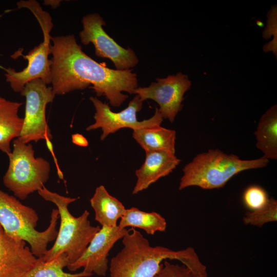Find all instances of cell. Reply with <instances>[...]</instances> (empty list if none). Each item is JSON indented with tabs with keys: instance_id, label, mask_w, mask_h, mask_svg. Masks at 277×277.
I'll use <instances>...</instances> for the list:
<instances>
[{
	"instance_id": "obj_1",
	"label": "cell",
	"mask_w": 277,
	"mask_h": 277,
	"mask_svg": "<svg viewBox=\"0 0 277 277\" xmlns=\"http://www.w3.org/2000/svg\"><path fill=\"white\" fill-rule=\"evenodd\" d=\"M51 81L55 95H64L89 85L97 96H104L113 107H119L138 87L136 74L132 69H110L82 50L73 35L51 37Z\"/></svg>"
},
{
	"instance_id": "obj_2",
	"label": "cell",
	"mask_w": 277,
	"mask_h": 277,
	"mask_svg": "<svg viewBox=\"0 0 277 277\" xmlns=\"http://www.w3.org/2000/svg\"><path fill=\"white\" fill-rule=\"evenodd\" d=\"M122 239L123 248L110 263L111 277H154L166 259L178 260L196 274L205 269L191 247L178 251L161 246L152 247L133 228Z\"/></svg>"
},
{
	"instance_id": "obj_3",
	"label": "cell",
	"mask_w": 277,
	"mask_h": 277,
	"mask_svg": "<svg viewBox=\"0 0 277 277\" xmlns=\"http://www.w3.org/2000/svg\"><path fill=\"white\" fill-rule=\"evenodd\" d=\"M268 163L269 160L263 156L244 160L218 149L209 150L196 155L184 166L179 189L190 186L203 189L222 188L235 174L244 170L265 167Z\"/></svg>"
},
{
	"instance_id": "obj_4",
	"label": "cell",
	"mask_w": 277,
	"mask_h": 277,
	"mask_svg": "<svg viewBox=\"0 0 277 277\" xmlns=\"http://www.w3.org/2000/svg\"><path fill=\"white\" fill-rule=\"evenodd\" d=\"M37 192L44 200L56 205L60 219V228L54 244L42 259L49 262L65 253L69 264L75 262L82 255L100 227L91 224L88 219L90 213L86 210L78 217L70 212L68 206L78 197L63 196L49 190L45 186Z\"/></svg>"
},
{
	"instance_id": "obj_5",
	"label": "cell",
	"mask_w": 277,
	"mask_h": 277,
	"mask_svg": "<svg viewBox=\"0 0 277 277\" xmlns=\"http://www.w3.org/2000/svg\"><path fill=\"white\" fill-rule=\"evenodd\" d=\"M38 219L33 208L23 204L15 196L0 190V225L10 236L28 243L37 258L44 255L48 244L56 238L58 211L52 209L50 224L43 231L36 229Z\"/></svg>"
},
{
	"instance_id": "obj_6",
	"label": "cell",
	"mask_w": 277,
	"mask_h": 277,
	"mask_svg": "<svg viewBox=\"0 0 277 277\" xmlns=\"http://www.w3.org/2000/svg\"><path fill=\"white\" fill-rule=\"evenodd\" d=\"M18 9L26 8L29 9L38 21L43 33L44 40L38 46L34 47L26 55L18 51L13 56H22L28 61L27 67L22 71H16L10 67H2L5 71L6 81L9 83L15 92H21L25 84L35 79H41L47 85L51 81V38L50 33L53 27L52 18L49 13L43 10L36 1H21L16 4Z\"/></svg>"
},
{
	"instance_id": "obj_7",
	"label": "cell",
	"mask_w": 277,
	"mask_h": 277,
	"mask_svg": "<svg viewBox=\"0 0 277 277\" xmlns=\"http://www.w3.org/2000/svg\"><path fill=\"white\" fill-rule=\"evenodd\" d=\"M13 149L7 155L9 166L3 176L5 186L19 200L45 186L49 178L50 164L45 159L35 157L31 144L17 138L12 141Z\"/></svg>"
},
{
	"instance_id": "obj_8",
	"label": "cell",
	"mask_w": 277,
	"mask_h": 277,
	"mask_svg": "<svg viewBox=\"0 0 277 277\" xmlns=\"http://www.w3.org/2000/svg\"><path fill=\"white\" fill-rule=\"evenodd\" d=\"M20 93L25 97L26 104L22 128L17 138L26 144L42 140H51L46 108L55 96L52 87L47 86L41 79H35L27 83Z\"/></svg>"
},
{
	"instance_id": "obj_9",
	"label": "cell",
	"mask_w": 277,
	"mask_h": 277,
	"mask_svg": "<svg viewBox=\"0 0 277 277\" xmlns=\"http://www.w3.org/2000/svg\"><path fill=\"white\" fill-rule=\"evenodd\" d=\"M89 99L95 110L94 115L95 122L86 129L91 131L101 128L102 130L101 140L102 141L109 134L122 128H128L134 130L155 127L160 126L163 121L157 108L151 117L142 121H138L136 113L142 109L143 102L137 95L129 103L127 108L118 112H113L108 104L102 102L97 97L91 96Z\"/></svg>"
},
{
	"instance_id": "obj_10",
	"label": "cell",
	"mask_w": 277,
	"mask_h": 277,
	"mask_svg": "<svg viewBox=\"0 0 277 277\" xmlns=\"http://www.w3.org/2000/svg\"><path fill=\"white\" fill-rule=\"evenodd\" d=\"M83 29L80 32L81 42L85 45L92 43L95 55L110 60L116 70H129L138 63V58L130 48L121 46L104 30L106 22L98 13H91L82 19Z\"/></svg>"
},
{
	"instance_id": "obj_11",
	"label": "cell",
	"mask_w": 277,
	"mask_h": 277,
	"mask_svg": "<svg viewBox=\"0 0 277 277\" xmlns=\"http://www.w3.org/2000/svg\"><path fill=\"white\" fill-rule=\"evenodd\" d=\"M156 80V82L151 83L148 87H138L133 93L137 95L142 102L148 99L156 102L163 119L167 118L173 123L182 108L184 95L190 88L191 82L188 76L182 72Z\"/></svg>"
},
{
	"instance_id": "obj_12",
	"label": "cell",
	"mask_w": 277,
	"mask_h": 277,
	"mask_svg": "<svg viewBox=\"0 0 277 277\" xmlns=\"http://www.w3.org/2000/svg\"><path fill=\"white\" fill-rule=\"evenodd\" d=\"M128 229L118 225L109 227L102 226L95 233L82 255L75 262L69 264L67 268L75 271L83 268V271L100 276L106 275L108 269V255L115 243L122 239Z\"/></svg>"
},
{
	"instance_id": "obj_13",
	"label": "cell",
	"mask_w": 277,
	"mask_h": 277,
	"mask_svg": "<svg viewBox=\"0 0 277 277\" xmlns=\"http://www.w3.org/2000/svg\"><path fill=\"white\" fill-rule=\"evenodd\" d=\"M36 259L26 242L10 236L0 225V277H21Z\"/></svg>"
},
{
	"instance_id": "obj_14",
	"label": "cell",
	"mask_w": 277,
	"mask_h": 277,
	"mask_svg": "<svg viewBox=\"0 0 277 277\" xmlns=\"http://www.w3.org/2000/svg\"><path fill=\"white\" fill-rule=\"evenodd\" d=\"M181 161L175 154L170 152L163 151L146 152L144 163L135 172L137 181L132 194L146 189L160 178L168 175Z\"/></svg>"
},
{
	"instance_id": "obj_15",
	"label": "cell",
	"mask_w": 277,
	"mask_h": 277,
	"mask_svg": "<svg viewBox=\"0 0 277 277\" xmlns=\"http://www.w3.org/2000/svg\"><path fill=\"white\" fill-rule=\"evenodd\" d=\"M22 103L7 100L0 96V151L8 155L11 143L19 136L23 117L18 115Z\"/></svg>"
},
{
	"instance_id": "obj_16",
	"label": "cell",
	"mask_w": 277,
	"mask_h": 277,
	"mask_svg": "<svg viewBox=\"0 0 277 277\" xmlns=\"http://www.w3.org/2000/svg\"><path fill=\"white\" fill-rule=\"evenodd\" d=\"M90 203L95 212V220L102 227L116 226L118 220L124 215L126 209L103 185L96 187Z\"/></svg>"
},
{
	"instance_id": "obj_17",
	"label": "cell",
	"mask_w": 277,
	"mask_h": 277,
	"mask_svg": "<svg viewBox=\"0 0 277 277\" xmlns=\"http://www.w3.org/2000/svg\"><path fill=\"white\" fill-rule=\"evenodd\" d=\"M135 141L145 151H163L175 154L176 132L157 126L133 130Z\"/></svg>"
},
{
	"instance_id": "obj_18",
	"label": "cell",
	"mask_w": 277,
	"mask_h": 277,
	"mask_svg": "<svg viewBox=\"0 0 277 277\" xmlns=\"http://www.w3.org/2000/svg\"><path fill=\"white\" fill-rule=\"evenodd\" d=\"M254 135L256 147L269 160L277 159V106L268 109L260 118Z\"/></svg>"
},
{
	"instance_id": "obj_19",
	"label": "cell",
	"mask_w": 277,
	"mask_h": 277,
	"mask_svg": "<svg viewBox=\"0 0 277 277\" xmlns=\"http://www.w3.org/2000/svg\"><path fill=\"white\" fill-rule=\"evenodd\" d=\"M118 226L121 228H138L148 234L153 235L157 231H165L167 223L165 218L156 212H147L131 207L126 209Z\"/></svg>"
},
{
	"instance_id": "obj_20",
	"label": "cell",
	"mask_w": 277,
	"mask_h": 277,
	"mask_svg": "<svg viewBox=\"0 0 277 277\" xmlns=\"http://www.w3.org/2000/svg\"><path fill=\"white\" fill-rule=\"evenodd\" d=\"M69 264L65 253L49 262L43 261L41 258H37L33 266L21 277H89L92 275L83 271L76 273L65 272L63 269Z\"/></svg>"
},
{
	"instance_id": "obj_21",
	"label": "cell",
	"mask_w": 277,
	"mask_h": 277,
	"mask_svg": "<svg viewBox=\"0 0 277 277\" xmlns=\"http://www.w3.org/2000/svg\"><path fill=\"white\" fill-rule=\"evenodd\" d=\"M245 225L250 224L259 227L265 223L277 221V201L273 197L269 199L263 208L247 212L243 219Z\"/></svg>"
},
{
	"instance_id": "obj_22",
	"label": "cell",
	"mask_w": 277,
	"mask_h": 277,
	"mask_svg": "<svg viewBox=\"0 0 277 277\" xmlns=\"http://www.w3.org/2000/svg\"><path fill=\"white\" fill-rule=\"evenodd\" d=\"M243 199L245 206L251 211L264 207L269 199L266 191L261 187L255 185L250 186L245 190Z\"/></svg>"
},
{
	"instance_id": "obj_23",
	"label": "cell",
	"mask_w": 277,
	"mask_h": 277,
	"mask_svg": "<svg viewBox=\"0 0 277 277\" xmlns=\"http://www.w3.org/2000/svg\"><path fill=\"white\" fill-rule=\"evenodd\" d=\"M154 277H201L199 276L185 265L174 264L165 261L159 272Z\"/></svg>"
},
{
	"instance_id": "obj_24",
	"label": "cell",
	"mask_w": 277,
	"mask_h": 277,
	"mask_svg": "<svg viewBox=\"0 0 277 277\" xmlns=\"http://www.w3.org/2000/svg\"><path fill=\"white\" fill-rule=\"evenodd\" d=\"M72 142L80 147H85L88 145V141L86 138L79 133H75L72 135Z\"/></svg>"
},
{
	"instance_id": "obj_25",
	"label": "cell",
	"mask_w": 277,
	"mask_h": 277,
	"mask_svg": "<svg viewBox=\"0 0 277 277\" xmlns=\"http://www.w3.org/2000/svg\"><path fill=\"white\" fill-rule=\"evenodd\" d=\"M45 141H46L47 147L48 148L49 150L50 151V152H51V154H52V156L53 157L54 162L56 164V167H57V171L58 176H59V177L60 179H63V173H62L61 169H60V167H58V166L57 165L56 159L55 157V155L54 154V152H53V146H52V143L51 142V140H49V139H46Z\"/></svg>"
},
{
	"instance_id": "obj_26",
	"label": "cell",
	"mask_w": 277,
	"mask_h": 277,
	"mask_svg": "<svg viewBox=\"0 0 277 277\" xmlns=\"http://www.w3.org/2000/svg\"><path fill=\"white\" fill-rule=\"evenodd\" d=\"M44 2L45 5H50L55 8L59 6L61 1H45Z\"/></svg>"
}]
</instances>
